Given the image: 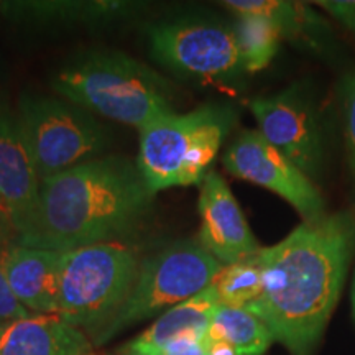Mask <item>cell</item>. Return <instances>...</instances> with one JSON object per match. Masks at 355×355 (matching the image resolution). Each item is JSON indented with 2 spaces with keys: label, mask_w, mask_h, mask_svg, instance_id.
Listing matches in <instances>:
<instances>
[{
  "label": "cell",
  "mask_w": 355,
  "mask_h": 355,
  "mask_svg": "<svg viewBox=\"0 0 355 355\" xmlns=\"http://www.w3.org/2000/svg\"><path fill=\"white\" fill-rule=\"evenodd\" d=\"M355 254V206L303 222L261 248L263 290L245 309L291 355H311L334 311Z\"/></svg>",
  "instance_id": "obj_1"
},
{
  "label": "cell",
  "mask_w": 355,
  "mask_h": 355,
  "mask_svg": "<svg viewBox=\"0 0 355 355\" xmlns=\"http://www.w3.org/2000/svg\"><path fill=\"white\" fill-rule=\"evenodd\" d=\"M153 204L137 162L104 155L42 181L33 225L17 243L69 252L123 242L145 224Z\"/></svg>",
  "instance_id": "obj_2"
},
{
  "label": "cell",
  "mask_w": 355,
  "mask_h": 355,
  "mask_svg": "<svg viewBox=\"0 0 355 355\" xmlns=\"http://www.w3.org/2000/svg\"><path fill=\"white\" fill-rule=\"evenodd\" d=\"M56 96L96 117L141 130L163 115L176 112L178 91L170 79L119 50L81 51L51 79Z\"/></svg>",
  "instance_id": "obj_3"
},
{
  "label": "cell",
  "mask_w": 355,
  "mask_h": 355,
  "mask_svg": "<svg viewBox=\"0 0 355 355\" xmlns=\"http://www.w3.org/2000/svg\"><path fill=\"white\" fill-rule=\"evenodd\" d=\"M237 117L232 105L209 102L141 128L137 165L150 191L201 184Z\"/></svg>",
  "instance_id": "obj_4"
},
{
  "label": "cell",
  "mask_w": 355,
  "mask_h": 355,
  "mask_svg": "<svg viewBox=\"0 0 355 355\" xmlns=\"http://www.w3.org/2000/svg\"><path fill=\"white\" fill-rule=\"evenodd\" d=\"M222 266L204 248L198 235L141 257L139 275L125 303L89 339L94 347H101L128 327L162 316L209 288Z\"/></svg>",
  "instance_id": "obj_5"
},
{
  "label": "cell",
  "mask_w": 355,
  "mask_h": 355,
  "mask_svg": "<svg viewBox=\"0 0 355 355\" xmlns=\"http://www.w3.org/2000/svg\"><path fill=\"white\" fill-rule=\"evenodd\" d=\"M140 261L139 250L123 242L63 252L58 316L92 336L125 303Z\"/></svg>",
  "instance_id": "obj_6"
},
{
  "label": "cell",
  "mask_w": 355,
  "mask_h": 355,
  "mask_svg": "<svg viewBox=\"0 0 355 355\" xmlns=\"http://www.w3.org/2000/svg\"><path fill=\"white\" fill-rule=\"evenodd\" d=\"M17 115L42 181L104 157L112 141L94 114L60 96L24 92Z\"/></svg>",
  "instance_id": "obj_7"
},
{
  "label": "cell",
  "mask_w": 355,
  "mask_h": 355,
  "mask_svg": "<svg viewBox=\"0 0 355 355\" xmlns=\"http://www.w3.org/2000/svg\"><path fill=\"white\" fill-rule=\"evenodd\" d=\"M150 55L176 76L229 84L245 73L234 26L211 17H178L146 30Z\"/></svg>",
  "instance_id": "obj_8"
},
{
  "label": "cell",
  "mask_w": 355,
  "mask_h": 355,
  "mask_svg": "<svg viewBox=\"0 0 355 355\" xmlns=\"http://www.w3.org/2000/svg\"><path fill=\"white\" fill-rule=\"evenodd\" d=\"M230 175L272 191L291 204L304 222L326 216L324 198L314 181L285 155L263 139L259 130H242L222 157Z\"/></svg>",
  "instance_id": "obj_9"
},
{
  "label": "cell",
  "mask_w": 355,
  "mask_h": 355,
  "mask_svg": "<svg viewBox=\"0 0 355 355\" xmlns=\"http://www.w3.org/2000/svg\"><path fill=\"white\" fill-rule=\"evenodd\" d=\"M263 139L311 180L324 168V145L316 114L298 86L248 102Z\"/></svg>",
  "instance_id": "obj_10"
},
{
  "label": "cell",
  "mask_w": 355,
  "mask_h": 355,
  "mask_svg": "<svg viewBox=\"0 0 355 355\" xmlns=\"http://www.w3.org/2000/svg\"><path fill=\"white\" fill-rule=\"evenodd\" d=\"M42 178L25 141L17 110L0 102V202L12 222L17 242L32 229Z\"/></svg>",
  "instance_id": "obj_11"
},
{
  "label": "cell",
  "mask_w": 355,
  "mask_h": 355,
  "mask_svg": "<svg viewBox=\"0 0 355 355\" xmlns=\"http://www.w3.org/2000/svg\"><path fill=\"white\" fill-rule=\"evenodd\" d=\"M198 211L199 242L222 265L235 263L261 250L227 181L219 173L209 171L204 178Z\"/></svg>",
  "instance_id": "obj_12"
},
{
  "label": "cell",
  "mask_w": 355,
  "mask_h": 355,
  "mask_svg": "<svg viewBox=\"0 0 355 355\" xmlns=\"http://www.w3.org/2000/svg\"><path fill=\"white\" fill-rule=\"evenodd\" d=\"M144 2L125 0H10L0 2V15L7 21L26 26H109L140 15Z\"/></svg>",
  "instance_id": "obj_13"
},
{
  "label": "cell",
  "mask_w": 355,
  "mask_h": 355,
  "mask_svg": "<svg viewBox=\"0 0 355 355\" xmlns=\"http://www.w3.org/2000/svg\"><path fill=\"white\" fill-rule=\"evenodd\" d=\"M63 252L13 243L0 255L8 285L32 314H58Z\"/></svg>",
  "instance_id": "obj_14"
},
{
  "label": "cell",
  "mask_w": 355,
  "mask_h": 355,
  "mask_svg": "<svg viewBox=\"0 0 355 355\" xmlns=\"http://www.w3.org/2000/svg\"><path fill=\"white\" fill-rule=\"evenodd\" d=\"M79 327L58 314H32L0 326V355H97Z\"/></svg>",
  "instance_id": "obj_15"
},
{
  "label": "cell",
  "mask_w": 355,
  "mask_h": 355,
  "mask_svg": "<svg viewBox=\"0 0 355 355\" xmlns=\"http://www.w3.org/2000/svg\"><path fill=\"white\" fill-rule=\"evenodd\" d=\"M217 304L219 301H217L214 288H206L199 295L183 301L158 316L152 326L140 332L135 339L123 344L119 349L117 355H137L183 336L196 334L209 337L211 319Z\"/></svg>",
  "instance_id": "obj_16"
},
{
  "label": "cell",
  "mask_w": 355,
  "mask_h": 355,
  "mask_svg": "<svg viewBox=\"0 0 355 355\" xmlns=\"http://www.w3.org/2000/svg\"><path fill=\"white\" fill-rule=\"evenodd\" d=\"M222 6L239 13H255L272 20L282 38L316 46L327 32V25L313 8L288 0H227Z\"/></svg>",
  "instance_id": "obj_17"
},
{
  "label": "cell",
  "mask_w": 355,
  "mask_h": 355,
  "mask_svg": "<svg viewBox=\"0 0 355 355\" xmlns=\"http://www.w3.org/2000/svg\"><path fill=\"white\" fill-rule=\"evenodd\" d=\"M209 339L224 340L242 355H263L273 344L268 327L245 308L217 304L209 326Z\"/></svg>",
  "instance_id": "obj_18"
},
{
  "label": "cell",
  "mask_w": 355,
  "mask_h": 355,
  "mask_svg": "<svg viewBox=\"0 0 355 355\" xmlns=\"http://www.w3.org/2000/svg\"><path fill=\"white\" fill-rule=\"evenodd\" d=\"M232 26L245 73H259L272 63L283 40L272 20L255 13H239Z\"/></svg>",
  "instance_id": "obj_19"
},
{
  "label": "cell",
  "mask_w": 355,
  "mask_h": 355,
  "mask_svg": "<svg viewBox=\"0 0 355 355\" xmlns=\"http://www.w3.org/2000/svg\"><path fill=\"white\" fill-rule=\"evenodd\" d=\"M260 252L248 259L222 266L211 285L214 288L219 304L230 308H247L261 295L263 266H261Z\"/></svg>",
  "instance_id": "obj_20"
},
{
  "label": "cell",
  "mask_w": 355,
  "mask_h": 355,
  "mask_svg": "<svg viewBox=\"0 0 355 355\" xmlns=\"http://www.w3.org/2000/svg\"><path fill=\"white\" fill-rule=\"evenodd\" d=\"M340 110H343V130L345 153L350 175L355 181V69L340 81Z\"/></svg>",
  "instance_id": "obj_21"
},
{
  "label": "cell",
  "mask_w": 355,
  "mask_h": 355,
  "mask_svg": "<svg viewBox=\"0 0 355 355\" xmlns=\"http://www.w3.org/2000/svg\"><path fill=\"white\" fill-rule=\"evenodd\" d=\"M209 337L206 336H183L173 339L159 347L144 350L137 355H206Z\"/></svg>",
  "instance_id": "obj_22"
},
{
  "label": "cell",
  "mask_w": 355,
  "mask_h": 355,
  "mask_svg": "<svg viewBox=\"0 0 355 355\" xmlns=\"http://www.w3.org/2000/svg\"><path fill=\"white\" fill-rule=\"evenodd\" d=\"M28 316H32V313L17 300L15 293L8 285L6 270H3L2 260H0V326Z\"/></svg>",
  "instance_id": "obj_23"
},
{
  "label": "cell",
  "mask_w": 355,
  "mask_h": 355,
  "mask_svg": "<svg viewBox=\"0 0 355 355\" xmlns=\"http://www.w3.org/2000/svg\"><path fill=\"white\" fill-rule=\"evenodd\" d=\"M314 6L324 8L332 19L355 35V0H319Z\"/></svg>",
  "instance_id": "obj_24"
},
{
  "label": "cell",
  "mask_w": 355,
  "mask_h": 355,
  "mask_svg": "<svg viewBox=\"0 0 355 355\" xmlns=\"http://www.w3.org/2000/svg\"><path fill=\"white\" fill-rule=\"evenodd\" d=\"M17 243V235L13 232L12 222L8 219L2 202H0V255L7 250L8 247Z\"/></svg>",
  "instance_id": "obj_25"
},
{
  "label": "cell",
  "mask_w": 355,
  "mask_h": 355,
  "mask_svg": "<svg viewBox=\"0 0 355 355\" xmlns=\"http://www.w3.org/2000/svg\"><path fill=\"white\" fill-rule=\"evenodd\" d=\"M206 355H242L239 352L234 345L229 343H224V340H216L209 339V344H207V352Z\"/></svg>",
  "instance_id": "obj_26"
},
{
  "label": "cell",
  "mask_w": 355,
  "mask_h": 355,
  "mask_svg": "<svg viewBox=\"0 0 355 355\" xmlns=\"http://www.w3.org/2000/svg\"><path fill=\"white\" fill-rule=\"evenodd\" d=\"M352 313L355 319V273H354V282H352Z\"/></svg>",
  "instance_id": "obj_27"
}]
</instances>
